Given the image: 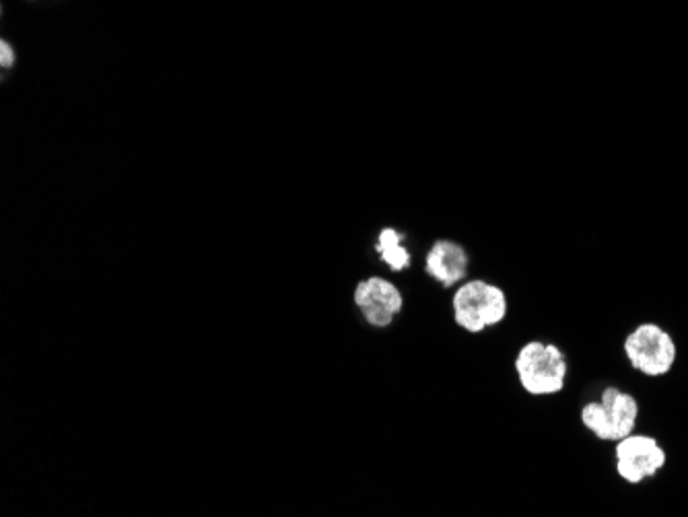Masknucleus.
<instances>
[{
    "mask_svg": "<svg viewBox=\"0 0 688 517\" xmlns=\"http://www.w3.org/2000/svg\"><path fill=\"white\" fill-rule=\"evenodd\" d=\"M513 369L518 373L520 386L534 398L557 396L563 392L569 365L557 344L530 340L515 355Z\"/></svg>",
    "mask_w": 688,
    "mask_h": 517,
    "instance_id": "1",
    "label": "nucleus"
},
{
    "mask_svg": "<svg viewBox=\"0 0 688 517\" xmlns=\"http://www.w3.org/2000/svg\"><path fill=\"white\" fill-rule=\"evenodd\" d=\"M639 415V400L631 392H625L616 386H608L600 394V400L583 404L579 419L581 425L596 439L614 443L637 431Z\"/></svg>",
    "mask_w": 688,
    "mask_h": 517,
    "instance_id": "2",
    "label": "nucleus"
},
{
    "mask_svg": "<svg viewBox=\"0 0 688 517\" xmlns=\"http://www.w3.org/2000/svg\"><path fill=\"white\" fill-rule=\"evenodd\" d=\"M452 305L456 324L470 334L499 326L509 312L505 291L480 279L462 283L452 299Z\"/></svg>",
    "mask_w": 688,
    "mask_h": 517,
    "instance_id": "3",
    "label": "nucleus"
},
{
    "mask_svg": "<svg viewBox=\"0 0 688 517\" xmlns=\"http://www.w3.org/2000/svg\"><path fill=\"white\" fill-rule=\"evenodd\" d=\"M623 353L629 365L649 379L666 377L678 359L674 336L656 322L635 326L623 342Z\"/></svg>",
    "mask_w": 688,
    "mask_h": 517,
    "instance_id": "4",
    "label": "nucleus"
},
{
    "mask_svg": "<svg viewBox=\"0 0 688 517\" xmlns=\"http://www.w3.org/2000/svg\"><path fill=\"white\" fill-rule=\"evenodd\" d=\"M616 474L627 485H641L656 478L668 464L664 445L647 433L633 431L631 435L614 441Z\"/></svg>",
    "mask_w": 688,
    "mask_h": 517,
    "instance_id": "5",
    "label": "nucleus"
},
{
    "mask_svg": "<svg viewBox=\"0 0 688 517\" xmlns=\"http://www.w3.org/2000/svg\"><path fill=\"white\" fill-rule=\"evenodd\" d=\"M355 305L371 326L388 328L400 314L404 299L396 285L382 277H371L357 285Z\"/></svg>",
    "mask_w": 688,
    "mask_h": 517,
    "instance_id": "6",
    "label": "nucleus"
},
{
    "mask_svg": "<svg viewBox=\"0 0 688 517\" xmlns=\"http://www.w3.org/2000/svg\"><path fill=\"white\" fill-rule=\"evenodd\" d=\"M468 264H470V258L460 244H454V241H447V239H439L435 241L427 254L425 272L443 287H454L466 279Z\"/></svg>",
    "mask_w": 688,
    "mask_h": 517,
    "instance_id": "7",
    "label": "nucleus"
},
{
    "mask_svg": "<svg viewBox=\"0 0 688 517\" xmlns=\"http://www.w3.org/2000/svg\"><path fill=\"white\" fill-rule=\"evenodd\" d=\"M402 233H398L396 229H382L380 237H377V254L380 258L394 270L400 272L404 268L410 266V254L408 250L402 246Z\"/></svg>",
    "mask_w": 688,
    "mask_h": 517,
    "instance_id": "8",
    "label": "nucleus"
},
{
    "mask_svg": "<svg viewBox=\"0 0 688 517\" xmlns=\"http://www.w3.org/2000/svg\"><path fill=\"white\" fill-rule=\"evenodd\" d=\"M15 62V54L7 42H0V64L3 68H9Z\"/></svg>",
    "mask_w": 688,
    "mask_h": 517,
    "instance_id": "9",
    "label": "nucleus"
}]
</instances>
